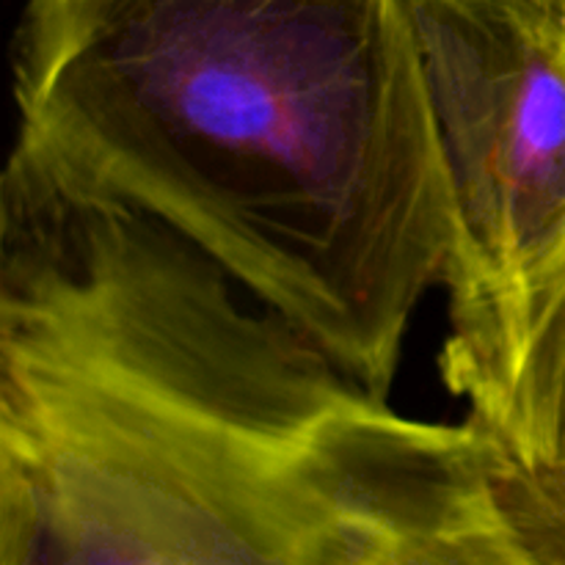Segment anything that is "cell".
<instances>
[{
	"label": "cell",
	"instance_id": "52a82bcc",
	"mask_svg": "<svg viewBox=\"0 0 565 565\" xmlns=\"http://www.w3.org/2000/svg\"><path fill=\"white\" fill-rule=\"evenodd\" d=\"M530 6L539 11L544 25L550 28L552 36H555L565 50V0H530Z\"/></svg>",
	"mask_w": 565,
	"mask_h": 565
},
{
	"label": "cell",
	"instance_id": "8992f818",
	"mask_svg": "<svg viewBox=\"0 0 565 565\" xmlns=\"http://www.w3.org/2000/svg\"><path fill=\"white\" fill-rule=\"evenodd\" d=\"M0 565H75V561L36 513L11 497H0Z\"/></svg>",
	"mask_w": 565,
	"mask_h": 565
},
{
	"label": "cell",
	"instance_id": "3957f363",
	"mask_svg": "<svg viewBox=\"0 0 565 565\" xmlns=\"http://www.w3.org/2000/svg\"><path fill=\"white\" fill-rule=\"evenodd\" d=\"M450 204V337L472 345L565 241V50L530 0H412Z\"/></svg>",
	"mask_w": 565,
	"mask_h": 565
},
{
	"label": "cell",
	"instance_id": "6da1fadb",
	"mask_svg": "<svg viewBox=\"0 0 565 565\" xmlns=\"http://www.w3.org/2000/svg\"><path fill=\"white\" fill-rule=\"evenodd\" d=\"M0 497L75 565H530L467 419L395 412L154 224L6 292Z\"/></svg>",
	"mask_w": 565,
	"mask_h": 565
},
{
	"label": "cell",
	"instance_id": "277c9868",
	"mask_svg": "<svg viewBox=\"0 0 565 565\" xmlns=\"http://www.w3.org/2000/svg\"><path fill=\"white\" fill-rule=\"evenodd\" d=\"M491 472L565 467V241L480 340L441 351Z\"/></svg>",
	"mask_w": 565,
	"mask_h": 565
},
{
	"label": "cell",
	"instance_id": "7a4b0ae2",
	"mask_svg": "<svg viewBox=\"0 0 565 565\" xmlns=\"http://www.w3.org/2000/svg\"><path fill=\"white\" fill-rule=\"evenodd\" d=\"M17 141L390 397L450 204L412 0H25Z\"/></svg>",
	"mask_w": 565,
	"mask_h": 565
},
{
	"label": "cell",
	"instance_id": "5b68a950",
	"mask_svg": "<svg viewBox=\"0 0 565 565\" xmlns=\"http://www.w3.org/2000/svg\"><path fill=\"white\" fill-rule=\"evenodd\" d=\"M489 475L497 508L530 565H565V467Z\"/></svg>",
	"mask_w": 565,
	"mask_h": 565
}]
</instances>
